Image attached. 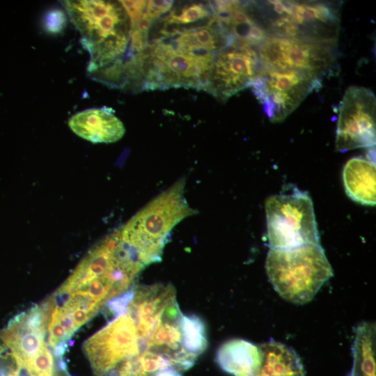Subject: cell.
<instances>
[{
    "mask_svg": "<svg viewBox=\"0 0 376 376\" xmlns=\"http://www.w3.org/2000/svg\"><path fill=\"white\" fill-rule=\"evenodd\" d=\"M124 312L83 345L95 376H183L207 347L203 320L170 283L134 285Z\"/></svg>",
    "mask_w": 376,
    "mask_h": 376,
    "instance_id": "6da1fadb",
    "label": "cell"
},
{
    "mask_svg": "<svg viewBox=\"0 0 376 376\" xmlns=\"http://www.w3.org/2000/svg\"><path fill=\"white\" fill-rule=\"evenodd\" d=\"M62 3L90 54L89 73L122 59L132 26L119 1H64Z\"/></svg>",
    "mask_w": 376,
    "mask_h": 376,
    "instance_id": "7a4b0ae2",
    "label": "cell"
},
{
    "mask_svg": "<svg viewBox=\"0 0 376 376\" xmlns=\"http://www.w3.org/2000/svg\"><path fill=\"white\" fill-rule=\"evenodd\" d=\"M186 178H181L145 205L120 229L123 241L133 246L148 265L161 260L172 229L198 211L184 194Z\"/></svg>",
    "mask_w": 376,
    "mask_h": 376,
    "instance_id": "3957f363",
    "label": "cell"
},
{
    "mask_svg": "<svg viewBox=\"0 0 376 376\" xmlns=\"http://www.w3.org/2000/svg\"><path fill=\"white\" fill-rule=\"evenodd\" d=\"M265 268L276 292L283 299L297 304L311 301L333 275L320 244L288 249L270 248Z\"/></svg>",
    "mask_w": 376,
    "mask_h": 376,
    "instance_id": "277c9868",
    "label": "cell"
},
{
    "mask_svg": "<svg viewBox=\"0 0 376 376\" xmlns=\"http://www.w3.org/2000/svg\"><path fill=\"white\" fill-rule=\"evenodd\" d=\"M265 214L271 248L320 244L313 205L308 193L295 188L291 193L269 197L265 202Z\"/></svg>",
    "mask_w": 376,
    "mask_h": 376,
    "instance_id": "5b68a950",
    "label": "cell"
},
{
    "mask_svg": "<svg viewBox=\"0 0 376 376\" xmlns=\"http://www.w3.org/2000/svg\"><path fill=\"white\" fill-rule=\"evenodd\" d=\"M320 79L307 72L260 65L250 87L269 119L276 123L283 120L309 93L321 86Z\"/></svg>",
    "mask_w": 376,
    "mask_h": 376,
    "instance_id": "8992f818",
    "label": "cell"
},
{
    "mask_svg": "<svg viewBox=\"0 0 376 376\" xmlns=\"http://www.w3.org/2000/svg\"><path fill=\"white\" fill-rule=\"evenodd\" d=\"M334 45L279 37L267 38L258 46L261 66L276 70H300L321 79L334 63Z\"/></svg>",
    "mask_w": 376,
    "mask_h": 376,
    "instance_id": "52a82bcc",
    "label": "cell"
},
{
    "mask_svg": "<svg viewBox=\"0 0 376 376\" xmlns=\"http://www.w3.org/2000/svg\"><path fill=\"white\" fill-rule=\"evenodd\" d=\"M340 152L375 144V97L364 87L351 86L340 102L336 134Z\"/></svg>",
    "mask_w": 376,
    "mask_h": 376,
    "instance_id": "ba28073f",
    "label": "cell"
},
{
    "mask_svg": "<svg viewBox=\"0 0 376 376\" xmlns=\"http://www.w3.org/2000/svg\"><path fill=\"white\" fill-rule=\"evenodd\" d=\"M260 67L254 49L235 40L214 54L205 90L214 95L229 97L250 86Z\"/></svg>",
    "mask_w": 376,
    "mask_h": 376,
    "instance_id": "9c48e42d",
    "label": "cell"
},
{
    "mask_svg": "<svg viewBox=\"0 0 376 376\" xmlns=\"http://www.w3.org/2000/svg\"><path fill=\"white\" fill-rule=\"evenodd\" d=\"M71 130L92 143H113L125 132L123 123L111 108L88 109L73 115L68 121Z\"/></svg>",
    "mask_w": 376,
    "mask_h": 376,
    "instance_id": "30bf717a",
    "label": "cell"
},
{
    "mask_svg": "<svg viewBox=\"0 0 376 376\" xmlns=\"http://www.w3.org/2000/svg\"><path fill=\"white\" fill-rule=\"evenodd\" d=\"M375 163L373 159L353 157L344 166L343 180L347 195L355 202L375 205Z\"/></svg>",
    "mask_w": 376,
    "mask_h": 376,
    "instance_id": "8fae6325",
    "label": "cell"
},
{
    "mask_svg": "<svg viewBox=\"0 0 376 376\" xmlns=\"http://www.w3.org/2000/svg\"><path fill=\"white\" fill-rule=\"evenodd\" d=\"M217 361L234 376H254L261 363L260 350L259 345L242 339L230 340L219 348Z\"/></svg>",
    "mask_w": 376,
    "mask_h": 376,
    "instance_id": "7c38bea8",
    "label": "cell"
},
{
    "mask_svg": "<svg viewBox=\"0 0 376 376\" xmlns=\"http://www.w3.org/2000/svg\"><path fill=\"white\" fill-rule=\"evenodd\" d=\"M259 347L261 363L254 376H304L301 361L290 347L273 340Z\"/></svg>",
    "mask_w": 376,
    "mask_h": 376,
    "instance_id": "4fadbf2b",
    "label": "cell"
},
{
    "mask_svg": "<svg viewBox=\"0 0 376 376\" xmlns=\"http://www.w3.org/2000/svg\"><path fill=\"white\" fill-rule=\"evenodd\" d=\"M43 370L36 367L31 356H21L9 347L0 350V376H72L59 363Z\"/></svg>",
    "mask_w": 376,
    "mask_h": 376,
    "instance_id": "5bb4252c",
    "label": "cell"
},
{
    "mask_svg": "<svg viewBox=\"0 0 376 376\" xmlns=\"http://www.w3.org/2000/svg\"><path fill=\"white\" fill-rule=\"evenodd\" d=\"M375 326L370 323H363L357 327L351 376H375Z\"/></svg>",
    "mask_w": 376,
    "mask_h": 376,
    "instance_id": "9a60e30c",
    "label": "cell"
},
{
    "mask_svg": "<svg viewBox=\"0 0 376 376\" xmlns=\"http://www.w3.org/2000/svg\"><path fill=\"white\" fill-rule=\"evenodd\" d=\"M210 15L208 9L203 3H191L183 7L178 14L172 11L166 21L177 24H189L203 19Z\"/></svg>",
    "mask_w": 376,
    "mask_h": 376,
    "instance_id": "2e32d148",
    "label": "cell"
},
{
    "mask_svg": "<svg viewBox=\"0 0 376 376\" xmlns=\"http://www.w3.org/2000/svg\"><path fill=\"white\" fill-rule=\"evenodd\" d=\"M148 34L143 33L136 28H132L126 54L127 58L141 52L148 45Z\"/></svg>",
    "mask_w": 376,
    "mask_h": 376,
    "instance_id": "e0dca14e",
    "label": "cell"
},
{
    "mask_svg": "<svg viewBox=\"0 0 376 376\" xmlns=\"http://www.w3.org/2000/svg\"><path fill=\"white\" fill-rule=\"evenodd\" d=\"M127 13L132 28L134 27L142 17L147 1H119Z\"/></svg>",
    "mask_w": 376,
    "mask_h": 376,
    "instance_id": "ac0fdd59",
    "label": "cell"
},
{
    "mask_svg": "<svg viewBox=\"0 0 376 376\" xmlns=\"http://www.w3.org/2000/svg\"><path fill=\"white\" fill-rule=\"evenodd\" d=\"M173 1H147L144 14L152 21L162 14L168 12L173 4Z\"/></svg>",
    "mask_w": 376,
    "mask_h": 376,
    "instance_id": "d6986e66",
    "label": "cell"
},
{
    "mask_svg": "<svg viewBox=\"0 0 376 376\" xmlns=\"http://www.w3.org/2000/svg\"><path fill=\"white\" fill-rule=\"evenodd\" d=\"M65 22V16L60 10H53L47 16V29L52 32H58L63 27Z\"/></svg>",
    "mask_w": 376,
    "mask_h": 376,
    "instance_id": "ffe728a7",
    "label": "cell"
},
{
    "mask_svg": "<svg viewBox=\"0 0 376 376\" xmlns=\"http://www.w3.org/2000/svg\"><path fill=\"white\" fill-rule=\"evenodd\" d=\"M152 23V20L143 13L141 19L132 28H136L139 31L146 34H148V30Z\"/></svg>",
    "mask_w": 376,
    "mask_h": 376,
    "instance_id": "44dd1931",
    "label": "cell"
},
{
    "mask_svg": "<svg viewBox=\"0 0 376 376\" xmlns=\"http://www.w3.org/2000/svg\"><path fill=\"white\" fill-rule=\"evenodd\" d=\"M74 342H75L74 340L69 341L68 345H70V346L73 345Z\"/></svg>",
    "mask_w": 376,
    "mask_h": 376,
    "instance_id": "7402d4cb",
    "label": "cell"
}]
</instances>
